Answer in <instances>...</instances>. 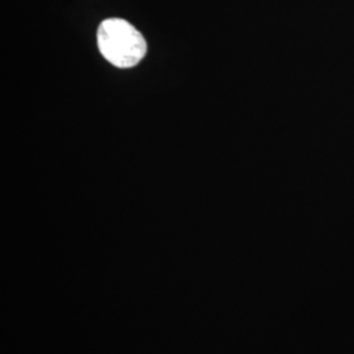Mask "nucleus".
Returning <instances> with one entry per match:
<instances>
[{"instance_id": "obj_1", "label": "nucleus", "mask_w": 354, "mask_h": 354, "mask_svg": "<svg viewBox=\"0 0 354 354\" xmlns=\"http://www.w3.org/2000/svg\"><path fill=\"white\" fill-rule=\"evenodd\" d=\"M97 45L102 57L120 68L137 66L147 51L142 33L122 19L102 21L97 29Z\"/></svg>"}]
</instances>
